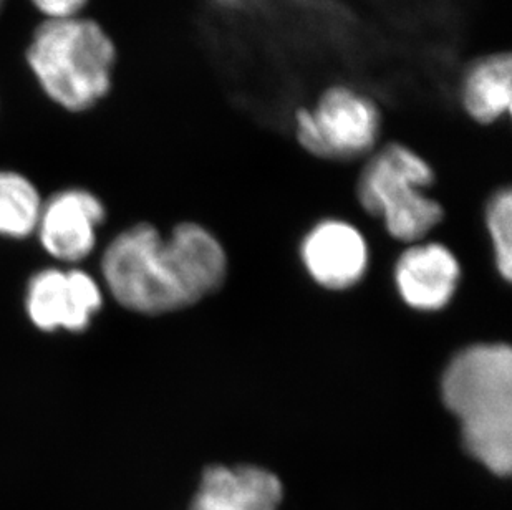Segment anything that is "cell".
Wrapping results in <instances>:
<instances>
[{"label": "cell", "mask_w": 512, "mask_h": 510, "mask_svg": "<svg viewBox=\"0 0 512 510\" xmlns=\"http://www.w3.org/2000/svg\"><path fill=\"white\" fill-rule=\"evenodd\" d=\"M115 58V44L102 25L83 17L45 20L27 50L42 90L70 111L88 110L105 98Z\"/></svg>", "instance_id": "cell-3"}, {"label": "cell", "mask_w": 512, "mask_h": 510, "mask_svg": "<svg viewBox=\"0 0 512 510\" xmlns=\"http://www.w3.org/2000/svg\"><path fill=\"white\" fill-rule=\"evenodd\" d=\"M300 259L315 284L329 290H347L362 282L370 254L357 227L339 219H325L305 234Z\"/></svg>", "instance_id": "cell-8"}, {"label": "cell", "mask_w": 512, "mask_h": 510, "mask_svg": "<svg viewBox=\"0 0 512 510\" xmlns=\"http://www.w3.org/2000/svg\"><path fill=\"white\" fill-rule=\"evenodd\" d=\"M486 227L493 244L494 264L506 282L512 277V193L501 188L489 198Z\"/></svg>", "instance_id": "cell-13"}, {"label": "cell", "mask_w": 512, "mask_h": 510, "mask_svg": "<svg viewBox=\"0 0 512 510\" xmlns=\"http://www.w3.org/2000/svg\"><path fill=\"white\" fill-rule=\"evenodd\" d=\"M511 57L498 53L469 68L461 85V103L474 121L493 125L511 113Z\"/></svg>", "instance_id": "cell-11"}, {"label": "cell", "mask_w": 512, "mask_h": 510, "mask_svg": "<svg viewBox=\"0 0 512 510\" xmlns=\"http://www.w3.org/2000/svg\"><path fill=\"white\" fill-rule=\"evenodd\" d=\"M461 282L456 255L440 242H415L395 265L398 295L418 312H438L448 307Z\"/></svg>", "instance_id": "cell-9"}, {"label": "cell", "mask_w": 512, "mask_h": 510, "mask_svg": "<svg viewBox=\"0 0 512 510\" xmlns=\"http://www.w3.org/2000/svg\"><path fill=\"white\" fill-rule=\"evenodd\" d=\"M300 146L317 158L350 161L377 146L382 116L377 103L347 85L325 90L312 108L295 113Z\"/></svg>", "instance_id": "cell-5"}, {"label": "cell", "mask_w": 512, "mask_h": 510, "mask_svg": "<svg viewBox=\"0 0 512 510\" xmlns=\"http://www.w3.org/2000/svg\"><path fill=\"white\" fill-rule=\"evenodd\" d=\"M103 307V292L80 269H44L25 290V312L42 332H85Z\"/></svg>", "instance_id": "cell-6"}, {"label": "cell", "mask_w": 512, "mask_h": 510, "mask_svg": "<svg viewBox=\"0 0 512 510\" xmlns=\"http://www.w3.org/2000/svg\"><path fill=\"white\" fill-rule=\"evenodd\" d=\"M284 484L276 472L252 464L206 467L189 510H281Z\"/></svg>", "instance_id": "cell-10"}, {"label": "cell", "mask_w": 512, "mask_h": 510, "mask_svg": "<svg viewBox=\"0 0 512 510\" xmlns=\"http://www.w3.org/2000/svg\"><path fill=\"white\" fill-rule=\"evenodd\" d=\"M47 20L70 19L78 17L88 0H30Z\"/></svg>", "instance_id": "cell-14"}, {"label": "cell", "mask_w": 512, "mask_h": 510, "mask_svg": "<svg viewBox=\"0 0 512 510\" xmlns=\"http://www.w3.org/2000/svg\"><path fill=\"white\" fill-rule=\"evenodd\" d=\"M5 0H0V10H2V7H4Z\"/></svg>", "instance_id": "cell-15"}, {"label": "cell", "mask_w": 512, "mask_h": 510, "mask_svg": "<svg viewBox=\"0 0 512 510\" xmlns=\"http://www.w3.org/2000/svg\"><path fill=\"white\" fill-rule=\"evenodd\" d=\"M44 201L24 174L0 171V237L25 239L37 231Z\"/></svg>", "instance_id": "cell-12"}, {"label": "cell", "mask_w": 512, "mask_h": 510, "mask_svg": "<svg viewBox=\"0 0 512 510\" xmlns=\"http://www.w3.org/2000/svg\"><path fill=\"white\" fill-rule=\"evenodd\" d=\"M102 274L113 299L131 312L163 315L198 304L228 275V255L218 237L196 222L174 227L170 237L136 224L113 239Z\"/></svg>", "instance_id": "cell-1"}, {"label": "cell", "mask_w": 512, "mask_h": 510, "mask_svg": "<svg viewBox=\"0 0 512 510\" xmlns=\"http://www.w3.org/2000/svg\"><path fill=\"white\" fill-rule=\"evenodd\" d=\"M441 398L459 421L469 458L496 477L512 469V350L506 343H474L451 358Z\"/></svg>", "instance_id": "cell-2"}, {"label": "cell", "mask_w": 512, "mask_h": 510, "mask_svg": "<svg viewBox=\"0 0 512 510\" xmlns=\"http://www.w3.org/2000/svg\"><path fill=\"white\" fill-rule=\"evenodd\" d=\"M107 219L102 201L87 189H65L44 203L35 234L47 254L80 262L97 246L98 227Z\"/></svg>", "instance_id": "cell-7"}, {"label": "cell", "mask_w": 512, "mask_h": 510, "mask_svg": "<svg viewBox=\"0 0 512 510\" xmlns=\"http://www.w3.org/2000/svg\"><path fill=\"white\" fill-rule=\"evenodd\" d=\"M435 173L420 154L406 146H383L365 164L357 184L358 201L370 216L382 219L390 236L406 244L425 239L445 216L425 193Z\"/></svg>", "instance_id": "cell-4"}]
</instances>
